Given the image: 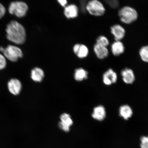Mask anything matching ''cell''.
I'll return each mask as SVG.
<instances>
[{
  "label": "cell",
  "instance_id": "cell-3",
  "mask_svg": "<svg viewBox=\"0 0 148 148\" xmlns=\"http://www.w3.org/2000/svg\"><path fill=\"white\" fill-rule=\"evenodd\" d=\"M28 7L25 3L22 1L12 2L9 5L8 11L9 13L14 14L18 18L25 16L27 13Z\"/></svg>",
  "mask_w": 148,
  "mask_h": 148
},
{
  "label": "cell",
  "instance_id": "cell-19",
  "mask_svg": "<svg viewBox=\"0 0 148 148\" xmlns=\"http://www.w3.org/2000/svg\"><path fill=\"white\" fill-rule=\"evenodd\" d=\"M139 54L142 60L148 63V45L143 46L140 48Z\"/></svg>",
  "mask_w": 148,
  "mask_h": 148
},
{
  "label": "cell",
  "instance_id": "cell-18",
  "mask_svg": "<svg viewBox=\"0 0 148 148\" xmlns=\"http://www.w3.org/2000/svg\"><path fill=\"white\" fill-rule=\"evenodd\" d=\"M88 72L82 68H79L75 70L74 78L77 81H81L88 78Z\"/></svg>",
  "mask_w": 148,
  "mask_h": 148
},
{
  "label": "cell",
  "instance_id": "cell-14",
  "mask_svg": "<svg viewBox=\"0 0 148 148\" xmlns=\"http://www.w3.org/2000/svg\"><path fill=\"white\" fill-rule=\"evenodd\" d=\"M65 16L68 18H74L78 15V9L75 5L71 4L65 6L64 11Z\"/></svg>",
  "mask_w": 148,
  "mask_h": 148
},
{
  "label": "cell",
  "instance_id": "cell-15",
  "mask_svg": "<svg viewBox=\"0 0 148 148\" xmlns=\"http://www.w3.org/2000/svg\"><path fill=\"white\" fill-rule=\"evenodd\" d=\"M31 77L32 80L35 82H42L44 77L43 70L38 67L33 68L31 72Z\"/></svg>",
  "mask_w": 148,
  "mask_h": 148
},
{
  "label": "cell",
  "instance_id": "cell-23",
  "mask_svg": "<svg viewBox=\"0 0 148 148\" xmlns=\"http://www.w3.org/2000/svg\"><path fill=\"white\" fill-rule=\"evenodd\" d=\"M6 10L3 5L0 3V18L3 17L4 16Z\"/></svg>",
  "mask_w": 148,
  "mask_h": 148
},
{
  "label": "cell",
  "instance_id": "cell-9",
  "mask_svg": "<svg viewBox=\"0 0 148 148\" xmlns=\"http://www.w3.org/2000/svg\"><path fill=\"white\" fill-rule=\"evenodd\" d=\"M117 80V75L116 73L112 69H109L103 74V82L107 86L115 83Z\"/></svg>",
  "mask_w": 148,
  "mask_h": 148
},
{
  "label": "cell",
  "instance_id": "cell-20",
  "mask_svg": "<svg viewBox=\"0 0 148 148\" xmlns=\"http://www.w3.org/2000/svg\"><path fill=\"white\" fill-rule=\"evenodd\" d=\"M96 43L107 47L109 45V42L108 39L106 37L100 36L97 38Z\"/></svg>",
  "mask_w": 148,
  "mask_h": 148
},
{
  "label": "cell",
  "instance_id": "cell-2",
  "mask_svg": "<svg viewBox=\"0 0 148 148\" xmlns=\"http://www.w3.org/2000/svg\"><path fill=\"white\" fill-rule=\"evenodd\" d=\"M120 19L123 23L130 24L136 21L138 14L134 9L129 6H125L120 9L118 12Z\"/></svg>",
  "mask_w": 148,
  "mask_h": 148
},
{
  "label": "cell",
  "instance_id": "cell-22",
  "mask_svg": "<svg viewBox=\"0 0 148 148\" xmlns=\"http://www.w3.org/2000/svg\"><path fill=\"white\" fill-rule=\"evenodd\" d=\"M7 62L5 57L0 54V70L4 69L6 67Z\"/></svg>",
  "mask_w": 148,
  "mask_h": 148
},
{
  "label": "cell",
  "instance_id": "cell-24",
  "mask_svg": "<svg viewBox=\"0 0 148 148\" xmlns=\"http://www.w3.org/2000/svg\"><path fill=\"white\" fill-rule=\"evenodd\" d=\"M58 3L62 7H65L67 3V0H57Z\"/></svg>",
  "mask_w": 148,
  "mask_h": 148
},
{
  "label": "cell",
  "instance_id": "cell-5",
  "mask_svg": "<svg viewBox=\"0 0 148 148\" xmlns=\"http://www.w3.org/2000/svg\"><path fill=\"white\" fill-rule=\"evenodd\" d=\"M6 58L12 62H16L23 57V51L17 46L9 45L3 49L2 52Z\"/></svg>",
  "mask_w": 148,
  "mask_h": 148
},
{
  "label": "cell",
  "instance_id": "cell-6",
  "mask_svg": "<svg viewBox=\"0 0 148 148\" xmlns=\"http://www.w3.org/2000/svg\"><path fill=\"white\" fill-rule=\"evenodd\" d=\"M60 121L58 123V127L61 130L66 132H69L70 127L73 124V120L69 114L66 113L60 116Z\"/></svg>",
  "mask_w": 148,
  "mask_h": 148
},
{
  "label": "cell",
  "instance_id": "cell-21",
  "mask_svg": "<svg viewBox=\"0 0 148 148\" xmlns=\"http://www.w3.org/2000/svg\"><path fill=\"white\" fill-rule=\"evenodd\" d=\"M141 148H148V136H143L140 139Z\"/></svg>",
  "mask_w": 148,
  "mask_h": 148
},
{
  "label": "cell",
  "instance_id": "cell-4",
  "mask_svg": "<svg viewBox=\"0 0 148 148\" xmlns=\"http://www.w3.org/2000/svg\"><path fill=\"white\" fill-rule=\"evenodd\" d=\"M86 10L90 14L95 16H101L105 12L103 5L98 0H90L87 3Z\"/></svg>",
  "mask_w": 148,
  "mask_h": 148
},
{
  "label": "cell",
  "instance_id": "cell-13",
  "mask_svg": "<svg viewBox=\"0 0 148 148\" xmlns=\"http://www.w3.org/2000/svg\"><path fill=\"white\" fill-rule=\"evenodd\" d=\"M94 51L97 57L102 60L106 58L109 54V51L106 47L96 43L94 46Z\"/></svg>",
  "mask_w": 148,
  "mask_h": 148
},
{
  "label": "cell",
  "instance_id": "cell-12",
  "mask_svg": "<svg viewBox=\"0 0 148 148\" xmlns=\"http://www.w3.org/2000/svg\"><path fill=\"white\" fill-rule=\"evenodd\" d=\"M121 75L124 82L126 84H131L134 82L135 77L134 71L132 69L125 68L121 71Z\"/></svg>",
  "mask_w": 148,
  "mask_h": 148
},
{
  "label": "cell",
  "instance_id": "cell-8",
  "mask_svg": "<svg viewBox=\"0 0 148 148\" xmlns=\"http://www.w3.org/2000/svg\"><path fill=\"white\" fill-rule=\"evenodd\" d=\"M111 32L113 35L116 41H120L124 38L125 31L124 28L118 24L112 26L110 28Z\"/></svg>",
  "mask_w": 148,
  "mask_h": 148
},
{
  "label": "cell",
  "instance_id": "cell-1",
  "mask_svg": "<svg viewBox=\"0 0 148 148\" xmlns=\"http://www.w3.org/2000/svg\"><path fill=\"white\" fill-rule=\"evenodd\" d=\"M6 37L9 41L21 45L25 42L26 33L21 24L16 21H11L7 25Z\"/></svg>",
  "mask_w": 148,
  "mask_h": 148
},
{
  "label": "cell",
  "instance_id": "cell-11",
  "mask_svg": "<svg viewBox=\"0 0 148 148\" xmlns=\"http://www.w3.org/2000/svg\"><path fill=\"white\" fill-rule=\"evenodd\" d=\"M92 116L94 119L99 121H103L105 119L106 116V112L105 107L101 105L95 107L94 109Z\"/></svg>",
  "mask_w": 148,
  "mask_h": 148
},
{
  "label": "cell",
  "instance_id": "cell-7",
  "mask_svg": "<svg viewBox=\"0 0 148 148\" xmlns=\"http://www.w3.org/2000/svg\"><path fill=\"white\" fill-rule=\"evenodd\" d=\"M8 88L11 94L14 95H17L21 91L22 85L21 82L18 79H12L8 82Z\"/></svg>",
  "mask_w": 148,
  "mask_h": 148
},
{
  "label": "cell",
  "instance_id": "cell-16",
  "mask_svg": "<svg viewBox=\"0 0 148 148\" xmlns=\"http://www.w3.org/2000/svg\"><path fill=\"white\" fill-rule=\"evenodd\" d=\"M112 53L114 56H118L124 53L125 47L123 42L120 41H116L111 46Z\"/></svg>",
  "mask_w": 148,
  "mask_h": 148
},
{
  "label": "cell",
  "instance_id": "cell-17",
  "mask_svg": "<svg viewBox=\"0 0 148 148\" xmlns=\"http://www.w3.org/2000/svg\"><path fill=\"white\" fill-rule=\"evenodd\" d=\"M119 115L125 120H127L133 115V111L131 107L128 105H123L119 110Z\"/></svg>",
  "mask_w": 148,
  "mask_h": 148
},
{
  "label": "cell",
  "instance_id": "cell-10",
  "mask_svg": "<svg viewBox=\"0 0 148 148\" xmlns=\"http://www.w3.org/2000/svg\"><path fill=\"white\" fill-rule=\"evenodd\" d=\"M73 51L77 56L80 58H86L88 53V48L83 44H75L73 47Z\"/></svg>",
  "mask_w": 148,
  "mask_h": 148
}]
</instances>
